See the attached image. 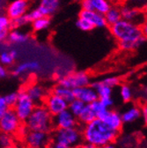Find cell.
Wrapping results in <instances>:
<instances>
[{
  "mask_svg": "<svg viewBox=\"0 0 147 148\" xmlns=\"http://www.w3.org/2000/svg\"><path fill=\"white\" fill-rule=\"evenodd\" d=\"M110 32L119 42V47L122 50L138 49L146 39L143 35L140 26L125 20H121L110 27Z\"/></svg>",
  "mask_w": 147,
  "mask_h": 148,
  "instance_id": "obj_1",
  "label": "cell"
},
{
  "mask_svg": "<svg viewBox=\"0 0 147 148\" xmlns=\"http://www.w3.org/2000/svg\"><path fill=\"white\" fill-rule=\"evenodd\" d=\"M82 132L85 142L93 144L99 148L113 143L119 134L118 132L110 128L103 120L99 118L85 125Z\"/></svg>",
  "mask_w": 147,
  "mask_h": 148,
  "instance_id": "obj_2",
  "label": "cell"
},
{
  "mask_svg": "<svg viewBox=\"0 0 147 148\" xmlns=\"http://www.w3.org/2000/svg\"><path fill=\"white\" fill-rule=\"evenodd\" d=\"M25 123L28 131L43 132L47 133L51 132L54 127L53 116L44 105L36 106Z\"/></svg>",
  "mask_w": 147,
  "mask_h": 148,
  "instance_id": "obj_3",
  "label": "cell"
},
{
  "mask_svg": "<svg viewBox=\"0 0 147 148\" xmlns=\"http://www.w3.org/2000/svg\"><path fill=\"white\" fill-rule=\"evenodd\" d=\"M54 142H62L71 148L79 147L84 139L83 132L78 127L69 129H57L52 135Z\"/></svg>",
  "mask_w": 147,
  "mask_h": 148,
  "instance_id": "obj_4",
  "label": "cell"
},
{
  "mask_svg": "<svg viewBox=\"0 0 147 148\" xmlns=\"http://www.w3.org/2000/svg\"><path fill=\"white\" fill-rule=\"evenodd\" d=\"M35 107V102L30 98L27 91L22 90L19 92V99L13 109L21 121L25 123L33 113Z\"/></svg>",
  "mask_w": 147,
  "mask_h": 148,
  "instance_id": "obj_5",
  "label": "cell"
},
{
  "mask_svg": "<svg viewBox=\"0 0 147 148\" xmlns=\"http://www.w3.org/2000/svg\"><path fill=\"white\" fill-rule=\"evenodd\" d=\"M21 128V121L13 108H9L7 112L0 116V129L2 133L13 135Z\"/></svg>",
  "mask_w": 147,
  "mask_h": 148,
  "instance_id": "obj_6",
  "label": "cell"
},
{
  "mask_svg": "<svg viewBox=\"0 0 147 148\" xmlns=\"http://www.w3.org/2000/svg\"><path fill=\"white\" fill-rule=\"evenodd\" d=\"M90 77L85 71L71 72L60 78L58 85L74 90L76 88L87 86L90 84Z\"/></svg>",
  "mask_w": 147,
  "mask_h": 148,
  "instance_id": "obj_7",
  "label": "cell"
},
{
  "mask_svg": "<svg viewBox=\"0 0 147 148\" xmlns=\"http://www.w3.org/2000/svg\"><path fill=\"white\" fill-rule=\"evenodd\" d=\"M49 140V133L43 132L27 131L25 134V143L28 148H46Z\"/></svg>",
  "mask_w": 147,
  "mask_h": 148,
  "instance_id": "obj_8",
  "label": "cell"
},
{
  "mask_svg": "<svg viewBox=\"0 0 147 148\" xmlns=\"http://www.w3.org/2000/svg\"><path fill=\"white\" fill-rule=\"evenodd\" d=\"M44 106L49 110V112L53 116H57L59 113L69 108V102H67L63 98L52 94L48 95L44 101Z\"/></svg>",
  "mask_w": 147,
  "mask_h": 148,
  "instance_id": "obj_9",
  "label": "cell"
},
{
  "mask_svg": "<svg viewBox=\"0 0 147 148\" xmlns=\"http://www.w3.org/2000/svg\"><path fill=\"white\" fill-rule=\"evenodd\" d=\"M53 123L54 127L57 129H69L76 127L78 124V120L68 108L58 115L53 116Z\"/></svg>",
  "mask_w": 147,
  "mask_h": 148,
  "instance_id": "obj_10",
  "label": "cell"
},
{
  "mask_svg": "<svg viewBox=\"0 0 147 148\" xmlns=\"http://www.w3.org/2000/svg\"><path fill=\"white\" fill-rule=\"evenodd\" d=\"M29 0H13L6 7V15L11 20L22 17L28 12Z\"/></svg>",
  "mask_w": 147,
  "mask_h": 148,
  "instance_id": "obj_11",
  "label": "cell"
},
{
  "mask_svg": "<svg viewBox=\"0 0 147 148\" xmlns=\"http://www.w3.org/2000/svg\"><path fill=\"white\" fill-rule=\"evenodd\" d=\"M122 20L132 22L137 26H142L147 20L146 15L137 8L131 6H123L121 8Z\"/></svg>",
  "mask_w": 147,
  "mask_h": 148,
  "instance_id": "obj_12",
  "label": "cell"
},
{
  "mask_svg": "<svg viewBox=\"0 0 147 148\" xmlns=\"http://www.w3.org/2000/svg\"><path fill=\"white\" fill-rule=\"evenodd\" d=\"M73 92L76 99L82 101L85 104H92L100 99L96 90L90 86L76 88L73 90Z\"/></svg>",
  "mask_w": 147,
  "mask_h": 148,
  "instance_id": "obj_13",
  "label": "cell"
},
{
  "mask_svg": "<svg viewBox=\"0 0 147 148\" xmlns=\"http://www.w3.org/2000/svg\"><path fill=\"white\" fill-rule=\"evenodd\" d=\"M79 17L84 18L89 21L94 28H103L107 26L105 15L101 14L95 11H85L81 10L79 12Z\"/></svg>",
  "mask_w": 147,
  "mask_h": 148,
  "instance_id": "obj_14",
  "label": "cell"
},
{
  "mask_svg": "<svg viewBox=\"0 0 147 148\" xmlns=\"http://www.w3.org/2000/svg\"><path fill=\"white\" fill-rule=\"evenodd\" d=\"M60 4V0H40L37 8L42 16L50 17L57 12Z\"/></svg>",
  "mask_w": 147,
  "mask_h": 148,
  "instance_id": "obj_15",
  "label": "cell"
},
{
  "mask_svg": "<svg viewBox=\"0 0 147 148\" xmlns=\"http://www.w3.org/2000/svg\"><path fill=\"white\" fill-rule=\"evenodd\" d=\"M26 91L28 94V95L30 96V98L35 102V104L37 106L42 105V102L44 103V101L47 96H46L45 90L43 89L42 86L37 84L31 85L30 86L27 88Z\"/></svg>",
  "mask_w": 147,
  "mask_h": 148,
  "instance_id": "obj_16",
  "label": "cell"
},
{
  "mask_svg": "<svg viewBox=\"0 0 147 148\" xmlns=\"http://www.w3.org/2000/svg\"><path fill=\"white\" fill-rule=\"evenodd\" d=\"M110 128H112L113 130L116 132H120V130L122 127V124L124 123L122 121V114H119L117 111L115 110H109L108 114L107 115L106 118L103 120Z\"/></svg>",
  "mask_w": 147,
  "mask_h": 148,
  "instance_id": "obj_17",
  "label": "cell"
},
{
  "mask_svg": "<svg viewBox=\"0 0 147 148\" xmlns=\"http://www.w3.org/2000/svg\"><path fill=\"white\" fill-rule=\"evenodd\" d=\"M40 64L37 61H27L18 64L13 70L12 74L14 76H21L29 71H36L40 69Z\"/></svg>",
  "mask_w": 147,
  "mask_h": 148,
  "instance_id": "obj_18",
  "label": "cell"
},
{
  "mask_svg": "<svg viewBox=\"0 0 147 148\" xmlns=\"http://www.w3.org/2000/svg\"><path fill=\"white\" fill-rule=\"evenodd\" d=\"M124 123H132L142 117V109L137 106H131L122 113Z\"/></svg>",
  "mask_w": 147,
  "mask_h": 148,
  "instance_id": "obj_19",
  "label": "cell"
},
{
  "mask_svg": "<svg viewBox=\"0 0 147 148\" xmlns=\"http://www.w3.org/2000/svg\"><path fill=\"white\" fill-rule=\"evenodd\" d=\"M97 118L95 111L94 110L93 107L91 106V104H86L85 108L82 110V112L78 117V121L84 125H86L93 121H94Z\"/></svg>",
  "mask_w": 147,
  "mask_h": 148,
  "instance_id": "obj_20",
  "label": "cell"
},
{
  "mask_svg": "<svg viewBox=\"0 0 147 148\" xmlns=\"http://www.w3.org/2000/svg\"><path fill=\"white\" fill-rule=\"evenodd\" d=\"M28 39H29V36L27 33L22 32L20 29H12L9 33V36L7 40L12 44L19 45V44L27 42Z\"/></svg>",
  "mask_w": 147,
  "mask_h": 148,
  "instance_id": "obj_21",
  "label": "cell"
},
{
  "mask_svg": "<svg viewBox=\"0 0 147 148\" xmlns=\"http://www.w3.org/2000/svg\"><path fill=\"white\" fill-rule=\"evenodd\" d=\"M52 92L55 95H57V96L63 98L64 100H65L69 103H70L72 101H74L76 99L72 89L67 88V87L63 86L61 85H57V86H55Z\"/></svg>",
  "mask_w": 147,
  "mask_h": 148,
  "instance_id": "obj_22",
  "label": "cell"
},
{
  "mask_svg": "<svg viewBox=\"0 0 147 148\" xmlns=\"http://www.w3.org/2000/svg\"><path fill=\"white\" fill-rule=\"evenodd\" d=\"M105 18L107 26L109 27L116 24L121 20H122L121 9L117 7H111L109 9V11L105 14Z\"/></svg>",
  "mask_w": 147,
  "mask_h": 148,
  "instance_id": "obj_23",
  "label": "cell"
},
{
  "mask_svg": "<svg viewBox=\"0 0 147 148\" xmlns=\"http://www.w3.org/2000/svg\"><path fill=\"white\" fill-rule=\"evenodd\" d=\"M92 86H93L96 90L100 99L109 98V97H111V95H112L113 88L105 85L102 81L94 82L93 85H92Z\"/></svg>",
  "mask_w": 147,
  "mask_h": 148,
  "instance_id": "obj_24",
  "label": "cell"
},
{
  "mask_svg": "<svg viewBox=\"0 0 147 148\" xmlns=\"http://www.w3.org/2000/svg\"><path fill=\"white\" fill-rule=\"evenodd\" d=\"M91 1L94 11L103 15H105L109 11V9L112 7L108 0H91Z\"/></svg>",
  "mask_w": 147,
  "mask_h": 148,
  "instance_id": "obj_25",
  "label": "cell"
},
{
  "mask_svg": "<svg viewBox=\"0 0 147 148\" xmlns=\"http://www.w3.org/2000/svg\"><path fill=\"white\" fill-rule=\"evenodd\" d=\"M18 56V52L15 49H12L9 51H2L0 54V62L2 65H11L14 63L16 58Z\"/></svg>",
  "mask_w": 147,
  "mask_h": 148,
  "instance_id": "obj_26",
  "label": "cell"
},
{
  "mask_svg": "<svg viewBox=\"0 0 147 148\" xmlns=\"http://www.w3.org/2000/svg\"><path fill=\"white\" fill-rule=\"evenodd\" d=\"M91 106L93 107L94 110L95 111L96 113V116H97V118L101 119V120H104L107 116V115L108 114L109 110L107 108H106L104 106V104L102 103V101L99 99L97 100L96 101L93 102L91 104Z\"/></svg>",
  "mask_w": 147,
  "mask_h": 148,
  "instance_id": "obj_27",
  "label": "cell"
},
{
  "mask_svg": "<svg viewBox=\"0 0 147 148\" xmlns=\"http://www.w3.org/2000/svg\"><path fill=\"white\" fill-rule=\"evenodd\" d=\"M51 21L49 17L42 16L38 20H36L32 22V27L36 32H41L47 29L50 26Z\"/></svg>",
  "mask_w": 147,
  "mask_h": 148,
  "instance_id": "obj_28",
  "label": "cell"
},
{
  "mask_svg": "<svg viewBox=\"0 0 147 148\" xmlns=\"http://www.w3.org/2000/svg\"><path fill=\"white\" fill-rule=\"evenodd\" d=\"M85 105L86 104L84 103L82 101L75 99L74 101H72L70 103H69V109H70V112L78 118L79 116L80 115V113L82 112V110L85 108Z\"/></svg>",
  "mask_w": 147,
  "mask_h": 148,
  "instance_id": "obj_29",
  "label": "cell"
},
{
  "mask_svg": "<svg viewBox=\"0 0 147 148\" xmlns=\"http://www.w3.org/2000/svg\"><path fill=\"white\" fill-rule=\"evenodd\" d=\"M120 95L122 100L125 102L130 101L132 99V90L130 86L128 85H122L120 88Z\"/></svg>",
  "mask_w": 147,
  "mask_h": 148,
  "instance_id": "obj_30",
  "label": "cell"
},
{
  "mask_svg": "<svg viewBox=\"0 0 147 148\" xmlns=\"http://www.w3.org/2000/svg\"><path fill=\"white\" fill-rule=\"evenodd\" d=\"M76 27L81 30V31H84V32H88V31H91L94 28V27L91 24V22L84 18H79L77 21H76Z\"/></svg>",
  "mask_w": 147,
  "mask_h": 148,
  "instance_id": "obj_31",
  "label": "cell"
},
{
  "mask_svg": "<svg viewBox=\"0 0 147 148\" xmlns=\"http://www.w3.org/2000/svg\"><path fill=\"white\" fill-rule=\"evenodd\" d=\"M4 99L8 107L10 108H13L18 101V99H19V92H10V94L4 95Z\"/></svg>",
  "mask_w": 147,
  "mask_h": 148,
  "instance_id": "obj_32",
  "label": "cell"
},
{
  "mask_svg": "<svg viewBox=\"0 0 147 148\" xmlns=\"http://www.w3.org/2000/svg\"><path fill=\"white\" fill-rule=\"evenodd\" d=\"M28 23H30V22L28 21L26 15H24L22 17L15 18V20H12V28H14V29L21 28V27H25Z\"/></svg>",
  "mask_w": 147,
  "mask_h": 148,
  "instance_id": "obj_33",
  "label": "cell"
},
{
  "mask_svg": "<svg viewBox=\"0 0 147 148\" xmlns=\"http://www.w3.org/2000/svg\"><path fill=\"white\" fill-rule=\"evenodd\" d=\"M12 28V20L7 15L0 17V30H10Z\"/></svg>",
  "mask_w": 147,
  "mask_h": 148,
  "instance_id": "obj_34",
  "label": "cell"
},
{
  "mask_svg": "<svg viewBox=\"0 0 147 148\" xmlns=\"http://www.w3.org/2000/svg\"><path fill=\"white\" fill-rule=\"evenodd\" d=\"M26 17L28 20V21L32 23L33 21L38 20V18L42 17V15L41 12L38 10V8H35V9H32V10L28 11V12L26 14Z\"/></svg>",
  "mask_w": 147,
  "mask_h": 148,
  "instance_id": "obj_35",
  "label": "cell"
},
{
  "mask_svg": "<svg viewBox=\"0 0 147 148\" xmlns=\"http://www.w3.org/2000/svg\"><path fill=\"white\" fill-rule=\"evenodd\" d=\"M12 135H8V134H5L3 133L0 137V145L1 147H5V146H9V145H12Z\"/></svg>",
  "mask_w": 147,
  "mask_h": 148,
  "instance_id": "obj_36",
  "label": "cell"
},
{
  "mask_svg": "<svg viewBox=\"0 0 147 148\" xmlns=\"http://www.w3.org/2000/svg\"><path fill=\"white\" fill-rule=\"evenodd\" d=\"M105 85L110 86V87H116V86L119 85L120 83V79L117 78V77H107V78H105L104 79L101 80Z\"/></svg>",
  "mask_w": 147,
  "mask_h": 148,
  "instance_id": "obj_37",
  "label": "cell"
},
{
  "mask_svg": "<svg viewBox=\"0 0 147 148\" xmlns=\"http://www.w3.org/2000/svg\"><path fill=\"white\" fill-rule=\"evenodd\" d=\"M9 108H10L6 104L4 96H1V98H0V116H2L5 113H6Z\"/></svg>",
  "mask_w": 147,
  "mask_h": 148,
  "instance_id": "obj_38",
  "label": "cell"
},
{
  "mask_svg": "<svg viewBox=\"0 0 147 148\" xmlns=\"http://www.w3.org/2000/svg\"><path fill=\"white\" fill-rule=\"evenodd\" d=\"M81 5V10H85V11H94L93 8V5H92V1L91 0H83V1L80 3Z\"/></svg>",
  "mask_w": 147,
  "mask_h": 148,
  "instance_id": "obj_39",
  "label": "cell"
},
{
  "mask_svg": "<svg viewBox=\"0 0 147 148\" xmlns=\"http://www.w3.org/2000/svg\"><path fill=\"white\" fill-rule=\"evenodd\" d=\"M100 100L102 101V103L104 104V106H105L106 108H107L108 109L111 108V107L114 105V101H113V99H112L111 97H109V98H105V99H100Z\"/></svg>",
  "mask_w": 147,
  "mask_h": 148,
  "instance_id": "obj_40",
  "label": "cell"
},
{
  "mask_svg": "<svg viewBox=\"0 0 147 148\" xmlns=\"http://www.w3.org/2000/svg\"><path fill=\"white\" fill-rule=\"evenodd\" d=\"M10 31L11 30H0V40H1V42H4L5 40L8 39Z\"/></svg>",
  "mask_w": 147,
  "mask_h": 148,
  "instance_id": "obj_41",
  "label": "cell"
},
{
  "mask_svg": "<svg viewBox=\"0 0 147 148\" xmlns=\"http://www.w3.org/2000/svg\"><path fill=\"white\" fill-rule=\"evenodd\" d=\"M53 146L55 148H71L70 146H69L68 145L62 143V142H53Z\"/></svg>",
  "mask_w": 147,
  "mask_h": 148,
  "instance_id": "obj_42",
  "label": "cell"
},
{
  "mask_svg": "<svg viewBox=\"0 0 147 148\" xmlns=\"http://www.w3.org/2000/svg\"><path fill=\"white\" fill-rule=\"evenodd\" d=\"M7 74H8V71H7L6 68H5L4 65H1V66H0V77H1V79L6 78Z\"/></svg>",
  "mask_w": 147,
  "mask_h": 148,
  "instance_id": "obj_43",
  "label": "cell"
},
{
  "mask_svg": "<svg viewBox=\"0 0 147 148\" xmlns=\"http://www.w3.org/2000/svg\"><path fill=\"white\" fill-rule=\"evenodd\" d=\"M77 148H99V147H97L96 145H93V144H90V143H88V142H85V143H82L79 147H77Z\"/></svg>",
  "mask_w": 147,
  "mask_h": 148,
  "instance_id": "obj_44",
  "label": "cell"
},
{
  "mask_svg": "<svg viewBox=\"0 0 147 148\" xmlns=\"http://www.w3.org/2000/svg\"><path fill=\"white\" fill-rule=\"evenodd\" d=\"M142 117H143L144 123L147 124V104H145L144 106V108H142Z\"/></svg>",
  "mask_w": 147,
  "mask_h": 148,
  "instance_id": "obj_45",
  "label": "cell"
},
{
  "mask_svg": "<svg viewBox=\"0 0 147 148\" xmlns=\"http://www.w3.org/2000/svg\"><path fill=\"white\" fill-rule=\"evenodd\" d=\"M141 30H142L143 35L145 38H147V21L141 26Z\"/></svg>",
  "mask_w": 147,
  "mask_h": 148,
  "instance_id": "obj_46",
  "label": "cell"
},
{
  "mask_svg": "<svg viewBox=\"0 0 147 148\" xmlns=\"http://www.w3.org/2000/svg\"><path fill=\"white\" fill-rule=\"evenodd\" d=\"M101 148H117V147L113 143H111V144H108V145H106L102 146Z\"/></svg>",
  "mask_w": 147,
  "mask_h": 148,
  "instance_id": "obj_47",
  "label": "cell"
},
{
  "mask_svg": "<svg viewBox=\"0 0 147 148\" xmlns=\"http://www.w3.org/2000/svg\"><path fill=\"white\" fill-rule=\"evenodd\" d=\"M3 148H16L13 145H9V146H5V147H3Z\"/></svg>",
  "mask_w": 147,
  "mask_h": 148,
  "instance_id": "obj_48",
  "label": "cell"
},
{
  "mask_svg": "<svg viewBox=\"0 0 147 148\" xmlns=\"http://www.w3.org/2000/svg\"><path fill=\"white\" fill-rule=\"evenodd\" d=\"M46 148H55V147L53 146V145H48Z\"/></svg>",
  "mask_w": 147,
  "mask_h": 148,
  "instance_id": "obj_49",
  "label": "cell"
},
{
  "mask_svg": "<svg viewBox=\"0 0 147 148\" xmlns=\"http://www.w3.org/2000/svg\"><path fill=\"white\" fill-rule=\"evenodd\" d=\"M75 1H77V2H79V3H81L83 0H75Z\"/></svg>",
  "mask_w": 147,
  "mask_h": 148,
  "instance_id": "obj_50",
  "label": "cell"
},
{
  "mask_svg": "<svg viewBox=\"0 0 147 148\" xmlns=\"http://www.w3.org/2000/svg\"><path fill=\"white\" fill-rule=\"evenodd\" d=\"M145 94L147 95V86H146V88H145Z\"/></svg>",
  "mask_w": 147,
  "mask_h": 148,
  "instance_id": "obj_51",
  "label": "cell"
}]
</instances>
